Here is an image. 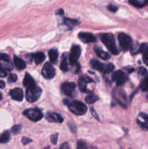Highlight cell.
Listing matches in <instances>:
<instances>
[{
  "mask_svg": "<svg viewBox=\"0 0 148 149\" xmlns=\"http://www.w3.org/2000/svg\"><path fill=\"white\" fill-rule=\"evenodd\" d=\"M65 103L68 106V109L75 115H84L86 113L87 107L85 104L78 100L67 101L65 100Z\"/></svg>",
  "mask_w": 148,
  "mask_h": 149,
  "instance_id": "obj_1",
  "label": "cell"
},
{
  "mask_svg": "<svg viewBox=\"0 0 148 149\" xmlns=\"http://www.w3.org/2000/svg\"><path fill=\"white\" fill-rule=\"evenodd\" d=\"M100 39L112 53L114 55L118 54V49L116 46L114 36L113 35L110 33H104V34L100 35Z\"/></svg>",
  "mask_w": 148,
  "mask_h": 149,
  "instance_id": "obj_2",
  "label": "cell"
},
{
  "mask_svg": "<svg viewBox=\"0 0 148 149\" xmlns=\"http://www.w3.org/2000/svg\"><path fill=\"white\" fill-rule=\"evenodd\" d=\"M78 86L83 93H91L94 90L95 84L91 78L84 76L81 77L78 80Z\"/></svg>",
  "mask_w": 148,
  "mask_h": 149,
  "instance_id": "obj_3",
  "label": "cell"
},
{
  "mask_svg": "<svg viewBox=\"0 0 148 149\" xmlns=\"http://www.w3.org/2000/svg\"><path fill=\"white\" fill-rule=\"evenodd\" d=\"M91 65L93 68L95 70L100 71V72L103 73V74H109V73L112 72L114 69V65L112 63L108 64H104L102 63L99 61L95 59H93L91 61Z\"/></svg>",
  "mask_w": 148,
  "mask_h": 149,
  "instance_id": "obj_4",
  "label": "cell"
},
{
  "mask_svg": "<svg viewBox=\"0 0 148 149\" xmlns=\"http://www.w3.org/2000/svg\"><path fill=\"white\" fill-rule=\"evenodd\" d=\"M41 89L40 87H37V86L30 87V88H27V91H26V99H27V100L28 102L33 103V102L39 100L41 95Z\"/></svg>",
  "mask_w": 148,
  "mask_h": 149,
  "instance_id": "obj_5",
  "label": "cell"
},
{
  "mask_svg": "<svg viewBox=\"0 0 148 149\" xmlns=\"http://www.w3.org/2000/svg\"><path fill=\"white\" fill-rule=\"evenodd\" d=\"M118 39L119 45H120V47L123 50L126 51L131 49L132 46H133V41H132L131 38L129 35L126 34V33H120L118 35Z\"/></svg>",
  "mask_w": 148,
  "mask_h": 149,
  "instance_id": "obj_6",
  "label": "cell"
},
{
  "mask_svg": "<svg viewBox=\"0 0 148 149\" xmlns=\"http://www.w3.org/2000/svg\"><path fill=\"white\" fill-rule=\"evenodd\" d=\"M23 114L33 122H38L43 117V113L38 109H27L23 112Z\"/></svg>",
  "mask_w": 148,
  "mask_h": 149,
  "instance_id": "obj_7",
  "label": "cell"
},
{
  "mask_svg": "<svg viewBox=\"0 0 148 149\" xmlns=\"http://www.w3.org/2000/svg\"><path fill=\"white\" fill-rule=\"evenodd\" d=\"M81 47L78 45H74V46H73L69 55V62L71 65H74V64L76 63L80 55H81Z\"/></svg>",
  "mask_w": 148,
  "mask_h": 149,
  "instance_id": "obj_8",
  "label": "cell"
},
{
  "mask_svg": "<svg viewBox=\"0 0 148 149\" xmlns=\"http://www.w3.org/2000/svg\"><path fill=\"white\" fill-rule=\"evenodd\" d=\"M112 79L113 81H115L118 87H120L126 83V81H127V77L123 71H116L113 74Z\"/></svg>",
  "mask_w": 148,
  "mask_h": 149,
  "instance_id": "obj_9",
  "label": "cell"
},
{
  "mask_svg": "<svg viewBox=\"0 0 148 149\" xmlns=\"http://www.w3.org/2000/svg\"><path fill=\"white\" fill-rule=\"evenodd\" d=\"M41 74L46 79H51L55 75V70L49 63H46L41 70Z\"/></svg>",
  "mask_w": 148,
  "mask_h": 149,
  "instance_id": "obj_10",
  "label": "cell"
},
{
  "mask_svg": "<svg viewBox=\"0 0 148 149\" xmlns=\"http://www.w3.org/2000/svg\"><path fill=\"white\" fill-rule=\"evenodd\" d=\"M0 66L8 71H11L12 69V64L8 55L4 53L0 54Z\"/></svg>",
  "mask_w": 148,
  "mask_h": 149,
  "instance_id": "obj_11",
  "label": "cell"
},
{
  "mask_svg": "<svg viewBox=\"0 0 148 149\" xmlns=\"http://www.w3.org/2000/svg\"><path fill=\"white\" fill-rule=\"evenodd\" d=\"M75 89V84L73 82H64L61 86L62 92L66 95H71Z\"/></svg>",
  "mask_w": 148,
  "mask_h": 149,
  "instance_id": "obj_12",
  "label": "cell"
},
{
  "mask_svg": "<svg viewBox=\"0 0 148 149\" xmlns=\"http://www.w3.org/2000/svg\"><path fill=\"white\" fill-rule=\"evenodd\" d=\"M78 37L84 43H91L96 41V37L92 33L81 32L78 34Z\"/></svg>",
  "mask_w": 148,
  "mask_h": 149,
  "instance_id": "obj_13",
  "label": "cell"
},
{
  "mask_svg": "<svg viewBox=\"0 0 148 149\" xmlns=\"http://www.w3.org/2000/svg\"><path fill=\"white\" fill-rule=\"evenodd\" d=\"M12 98L17 101H22L23 99V90L20 88H15L12 90L10 93Z\"/></svg>",
  "mask_w": 148,
  "mask_h": 149,
  "instance_id": "obj_14",
  "label": "cell"
},
{
  "mask_svg": "<svg viewBox=\"0 0 148 149\" xmlns=\"http://www.w3.org/2000/svg\"><path fill=\"white\" fill-rule=\"evenodd\" d=\"M46 119L49 122H57V123H61L63 121V118L57 113H53V112H49L46 114Z\"/></svg>",
  "mask_w": 148,
  "mask_h": 149,
  "instance_id": "obj_15",
  "label": "cell"
},
{
  "mask_svg": "<svg viewBox=\"0 0 148 149\" xmlns=\"http://www.w3.org/2000/svg\"><path fill=\"white\" fill-rule=\"evenodd\" d=\"M137 122L141 127L148 129V114L145 113H140L139 118L137 119Z\"/></svg>",
  "mask_w": 148,
  "mask_h": 149,
  "instance_id": "obj_16",
  "label": "cell"
},
{
  "mask_svg": "<svg viewBox=\"0 0 148 149\" xmlns=\"http://www.w3.org/2000/svg\"><path fill=\"white\" fill-rule=\"evenodd\" d=\"M23 85L26 88H30V87H33L36 85V82H35L34 79L33 77L30 75L29 74H26L23 79Z\"/></svg>",
  "mask_w": 148,
  "mask_h": 149,
  "instance_id": "obj_17",
  "label": "cell"
},
{
  "mask_svg": "<svg viewBox=\"0 0 148 149\" xmlns=\"http://www.w3.org/2000/svg\"><path fill=\"white\" fill-rule=\"evenodd\" d=\"M139 52L143 55V60L145 63L148 65V45L147 44H142L139 47Z\"/></svg>",
  "mask_w": 148,
  "mask_h": 149,
  "instance_id": "obj_18",
  "label": "cell"
},
{
  "mask_svg": "<svg viewBox=\"0 0 148 149\" xmlns=\"http://www.w3.org/2000/svg\"><path fill=\"white\" fill-rule=\"evenodd\" d=\"M14 63L15 65L16 66V68L18 70H23L24 69V68H26V62L17 56L14 57Z\"/></svg>",
  "mask_w": 148,
  "mask_h": 149,
  "instance_id": "obj_19",
  "label": "cell"
},
{
  "mask_svg": "<svg viewBox=\"0 0 148 149\" xmlns=\"http://www.w3.org/2000/svg\"><path fill=\"white\" fill-rule=\"evenodd\" d=\"M95 52L97 55L100 57V58L103 60H108L110 58V54L107 53V52H104L102 50V49L100 47H96L95 48Z\"/></svg>",
  "mask_w": 148,
  "mask_h": 149,
  "instance_id": "obj_20",
  "label": "cell"
},
{
  "mask_svg": "<svg viewBox=\"0 0 148 149\" xmlns=\"http://www.w3.org/2000/svg\"><path fill=\"white\" fill-rule=\"evenodd\" d=\"M129 3L136 7H143L148 4V0H129Z\"/></svg>",
  "mask_w": 148,
  "mask_h": 149,
  "instance_id": "obj_21",
  "label": "cell"
},
{
  "mask_svg": "<svg viewBox=\"0 0 148 149\" xmlns=\"http://www.w3.org/2000/svg\"><path fill=\"white\" fill-rule=\"evenodd\" d=\"M33 58L36 64H39L41 63L44 61L45 55L43 52H36V53L33 54Z\"/></svg>",
  "mask_w": 148,
  "mask_h": 149,
  "instance_id": "obj_22",
  "label": "cell"
},
{
  "mask_svg": "<svg viewBox=\"0 0 148 149\" xmlns=\"http://www.w3.org/2000/svg\"><path fill=\"white\" fill-rule=\"evenodd\" d=\"M49 60H50L51 63H55L56 61H57V58H58L57 50L55 49H50V50L49 51Z\"/></svg>",
  "mask_w": 148,
  "mask_h": 149,
  "instance_id": "obj_23",
  "label": "cell"
},
{
  "mask_svg": "<svg viewBox=\"0 0 148 149\" xmlns=\"http://www.w3.org/2000/svg\"><path fill=\"white\" fill-rule=\"evenodd\" d=\"M10 139V133L9 131L6 130L3 132L0 136V143H7Z\"/></svg>",
  "mask_w": 148,
  "mask_h": 149,
  "instance_id": "obj_24",
  "label": "cell"
},
{
  "mask_svg": "<svg viewBox=\"0 0 148 149\" xmlns=\"http://www.w3.org/2000/svg\"><path fill=\"white\" fill-rule=\"evenodd\" d=\"M64 23L67 26L70 28H73L74 26H75L76 25L78 24V20H73V19L70 18H65L64 19Z\"/></svg>",
  "mask_w": 148,
  "mask_h": 149,
  "instance_id": "obj_25",
  "label": "cell"
},
{
  "mask_svg": "<svg viewBox=\"0 0 148 149\" xmlns=\"http://www.w3.org/2000/svg\"><path fill=\"white\" fill-rule=\"evenodd\" d=\"M60 69L64 72H66L68 71V60H67L65 55H63L62 58V61L60 63Z\"/></svg>",
  "mask_w": 148,
  "mask_h": 149,
  "instance_id": "obj_26",
  "label": "cell"
},
{
  "mask_svg": "<svg viewBox=\"0 0 148 149\" xmlns=\"http://www.w3.org/2000/svg\"><path fill=\"white\" fill-rule=\"evenodd\" d=\"M140 88L143 92H148V76L144 78L140 84Z\"/></svg>",
  "mask_w": 148,
  "mask_h": 149,
  "instance_id": "obj_27",
  "label": "cell"
},
{
  "mask_svg": "<svg viewBox=\"0 0 148 149\" xmlns=\"http://www.w3.org/2000/svg\"><path fill=\"white\" fill-rule=\"evenodd\" d=\"M97 100H98V97L94 94L89 95H88L85 98V101L87 103H89V104L94 103V102H96Z\"/></svg>",
  "mask_w": 148,
  "mask_h": 149,
  "instance_id": "obj_28",
  "label": "cell"
},
{
  "mask_svg": "<svg viewBox=\"0 0 148 149\" xmlns=\"http://www.w3.org/2000/svg\"><path fill=\"white\" fill-rule=\"evenodd\" d=\"M20 129H21V126L20 125H15L12 128V132L13 134H17L20 132Z\"/></svg>",
  "mask_w": 148,
  "mask_h": 149,
  "instance_id": "obj_29",
  "label": "cell"
},
{
  "mask_svg": "<svg viewBox=\"0 0 148 149\" xmlns=\"http://www.w3.org/2000/svg\"><path fill=\"white\" fill-rule=\"evenodd\" d=\"M139 74L142 76V77H146V76H147V70L145 68L140 67L139 68Z\"/></svg>",
  "mask_w": 148,
  "mask_h": 149,
  "instance_id": "obj_30",
  "label": "cell"
},
{
  "mask_svg": "<svg viewBox=\"0 0 148 149\" xmlns=\"http://www.w3.org/2000/svg\"><path fill=\"white\" fill-rule=\"evenodd\" d=\"M17 76L14 74H10V75L9 76V79H8V81L10 82H15L17 81Z\"/></svg>",
  "mask_w": 148,
  "mask_h": 149,
  "instance_id": "obj_31",
  "label": "cell"
},
{
  "mask_svg": "<svg viewBox=\"0 0 148 149\" xmlns=\"http://www.w3.org/2000/svg\"><path fill=\"white\" fill-rule=\"evenodd\" d=\"M57 137H58L57 134H55V135L51 136V142H52V144H54V145L57 144V139H58Z\"/></svg>",
  "mask_w": 148,
  "mask_h": 149,
  "instance_id": "obj_32",
  "label": "cell"
},
{
  "mask_svg": "<svg viewBox=\"0 0 148 149\" xmlns=\"http://www.w3.org/2000/svg\"><path fill=\"white\" fill-rule=\"evenodd\" d=\"M107 9H108V10H110V11L113 12V13H115V12H116L118 10V7H115V5H112V4L109 5L108 7H107Z\"/></svg>",
  "mask_w": 148,
  "mask_h": 149,
  "instance_id": "obj_33",
  "label": "cell"
},
{
  "mask_svg": "<svg viewBox=\"0 0 148 149\" xmlns=\"http://www.w3.org/2000/svg\"><path fill=\"white\" fill-rule=\"evenodd\" d=\"M30 142H31V140L29 139V138H26V137H24V138L22 139V143H23V144L24 146L27 145V144H28Z\"/></svg>",
  "mask_w": 148,
  "mask_h": 149,
  "instance_id": "obj_34",
  "label": "cell"
},
{
  "mask_svg": "<svg viewBox=\"0 0 148 149\" xmlns=\"http://www.w3.org/2000/svg\"><path fill=\"white\" fill-rule=\"evenodd\" d=\"M6 76H7V72H6L4 68L0 66V77L2 78V77H5Z\"/></svg>",
  "mask_w": 148,
  "mask_h": 149,
  "instance_id": "obj_35",
  "label": "cell"
},
{
  "mask_svg": "<svg viewBox=\"0 0 148 149\" xmlns=\"http://www.w3.org/2000/svg\"><path fill=\"white\" fill-rule=\"evenodd\" d=\"M77 147H78V148H85L86 144L82 142H78V145H77Z\"/></svg>",
  "mask_w": 148,
  "mask_h": 149,
  "instance_id": "obj_36",
  "label": "cell"
},
{
  "mask_svg": "<svg viewBox=\"0 0 148 149\" xmlns=\"http://www.w3.org/2000/svg\"><path fill=\"white\" fill-rule=\"evenodd\" d=\"M91 113H92L93 116H94V117H95V118H97V119H99L98 116H97V115H96V114H97V113H96L95 111H94V109H93V108H92V109H91Z\"/></svg>",
  "mask_w": 148,
  "mask_h": 149,
  "instance_id": "obj_37",
  "label": "cell"
},
{
  "mask_svg": "<svg viewBox=\"0 0 148 149\" xmlns=\"http://www.w3.org/2000/svg\"><path fill=\"white\" fill-rule=\"evenodd\" d=\"M4 87H5V83L3 81H1V80H0V89L4 88Z\"/></svg>",
  "mask_w": 148,
  "mask_h": 149,
  "instance_id": "obj_38",
  "label": "cell"
},
{
  "mask_svg": "<svg viewBox=\"0 0 148 149\" xmlns=\"http://www.w3.org/2000/svg\"><path fill=\"white\" fill-rule=\"evenodd\" d=\"M61 148H70V146L68 145V143H64L63 146H61Z\"/></svg>",
  "mask_w": 148,
  "mask_h": 149,
  "instance_id": "obj_39",
  "label": "cell"
},
{
  "mask_svg": "<svg viewBox=\"0 0 148 149\" xmlns=\"http://www.w3.org/2000/svg\"><path fill=\"white\" fill-rule=\"evenodd\" d=\"M1 98H2V95H1V94L0 93V100H1Z\"/></svg>",
  "mask_w": 148,
  "mask_h": 149,
  "instance_id": "obj_40",
  "label": "cell"
}]
</instances>
